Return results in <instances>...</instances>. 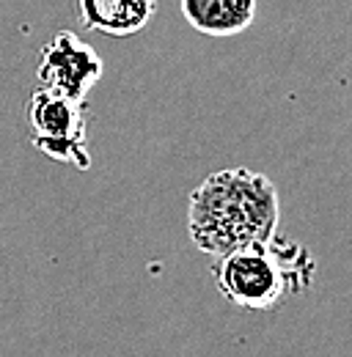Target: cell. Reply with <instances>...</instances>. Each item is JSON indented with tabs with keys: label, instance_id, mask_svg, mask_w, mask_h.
<instances>
[{
	"label": "cell",
	"instance_id": "6da1fadb",
	"mask_svg": "<svg viewBox=\"0 0 352 357\" xmlns=\"http://www.w3.org/2000/svg\"><path fill=\"white\" fill-rule=\"evenodd\" d=\"M278 220L281 201L272 178L251 168H226L210 174L190 192V239L212 259L248 245L270 242Z\"/></svg>",
	"mask_w": 352,
	"mask_h": 357
},
{
	"label": "cell",
	"instance_id": "7a4b0ae2",
	"mask_svg": "<svg viewBox=\"0 0 352 357\" xmlns=\"http://www.w3.org/2000/svg\"><path fill=\"white\" fill-rule=\"evenodd\" d=\"M212 278L231 305L270 311L286 294H300L311 286L314 261L306 248L272 236L264 245H248L215 259Z\"/></svg>",
	"mask_w": 352,
	"mask_h": 357
},
{
	"label": "cell",
	"instance_id": "3957f363",
	"mask_svg": "<svg viewBox=\"0 0 352 357\" xmlns=\"http://www.w3.org/2000/svg\"><path fill=\"white\" fill-rule=\"evenodd\" d=\"M28 130L31 143L44 157L75 165L80 171L91 168L88 119L83 102L64 99L44 89L34 91V96L28 99Z\"/></svg>",
	"mask_w": 352,
	"mask_h": 357
},
{
	"label": "cell",
	"instance_id": "277c9868",
	"mask_svg": "<svg viewBox=\"0 0 352 357\" xmlns=\"http://www.w3.org/2000/svg\"><path fill=\"white\" fill-rule=\"evenodd\" d=\"M105 72L96 50L78 39L69 31L55 33L42 50L39 83L44 91H52L72 102H86L88 91L99 83Z\"/></svg>",
	"mask_w": 352,
	"mask_h": 357
},
{
	"label": "cell",
	"instance_id": "5b68a950",
	"mask_svg": "<svg viewBox=\"0 0 352 357\" xmlns=\"http://www.w3.org/2000/svg\"><path fill=\"white\" fill-rule=\"evenodd\" d=\"M256 0H182L184 20L204 36H240L256 20Z\"/></svg>",
	"mask_w": 352,
	"mask_h": 357
},
{
	"label": "cell",
	"instance_id": "8992f818",
	"mask_svg": "<svg viewBox=\"0 0 352 357\" xmlns=\"http://www.w3.org/2000/svg\"><path fill=\"white\" fill-rule=\"evenodd\" d=\"M154 0H78V14L86 28L119 39L140 33L154 17Z\"/></svg>",
	"mask_w": 352,
	"mask_h": 357
}]
</instances>
